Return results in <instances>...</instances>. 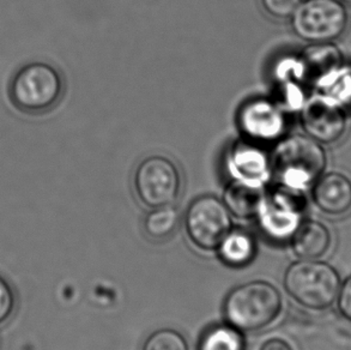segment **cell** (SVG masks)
<instances>
[{"label": "cell", "instance_id": "1", "mask_svg": "<svg viewBox=\"0 0 351 350\" xmlns=\"http://www.w3.org/2000/svg\"><path fill=\"white\" fill-rule=\"evenodd\" d=\"M271 161L278 184L306 192L325 172L328 155L323 144L306 133L289 135L276 143Z\"/></svg>", "mask_w": 351, "mask_h": 350}, {"label": "cell", "instance_id": "2", "mask_svg": "<svg viewBox=\"0 0 351 350\" xmlns=\"http://www.w3.org/2000/svg\"><path fill=\"white\" fill-rule=\"evenodd\" d=\"M283 311V298L276 285L256 279L232 289L224 299L226 323L242 332L264 330Z\"/></svg>", "mask_w": 351, "mask_h": 350}, {"label": "cell", "instance_id": "3", "mask_svg": "<svg viewBox=\"0 0 351 350\" xmlns=\"http://www.w3.org/2000/svg\"><path fill=\"white\" fill-rule=\"evenodd\" d=\"M283 285L290 298L302 307L324 311L336 301L341 279L337 270L325 261L301 259L285 270Z\"/></svg>", "mask_w": 351, "mask_h": 350}, {"label": "cell", "instance_id": "4", "mask_svg": "<svg viewBox=\"0 0 351 350\" xmlns=\"http://www.w3.org/2000/svg\"><path fill=\"white\" fill-rule=\"evenodd\" d=\"M64 82L51 64L28 62L16 71L10 82V99L14 107L28 114H41L60 101Z\"/></svg>", "mask_w": 351, "mask_h": 350}, {"label": "cell", "instance_id": "5", "mask_svg": "<svg viewBox=\"0 0 351 350\" xmlns=\"http://www.w3.org/2000/svg\"><path fill=\"white\" fill-rule=\"evenodd\" d=\"M294 33L311 43H332L349 25L347 6L339 0H302L290 17Z\"/></svg>", "mask_w": 351, "mask_h": 350}, {"label": "cell", "instance_id": "6", "mask_svg": "<svg viewBox=\"0 0 351 350\" xmlns=\"http://www.w3.org/2000/svg\"><path fill=\"white\" fill-rule=\"evenodd\" d=\"M133 186L147 208L171 207L179 199L182 179L176 162L165 155L145 157L136 168Z\"/></svg>", "mask_w": 351, "mask_h": 350}, {"label": "cell", "instance_id": "7", "mask_svg": "<svg viewBox=\"0 0 351 350\" xmlns=\"http://www.w3.org/2000/svg\"><path fill=\"white\" fill-rule=\"evenodd\" d=\"M185 228L187 237L200 251H217L219 244L233 229L232 213L222 199L204 194L189 205Z\"/></svg>", "mask_w": 351, "mask_h": 350}, {"label": "cell", "instance_id": "8", "mask_svg": "<svg viewBox=\"0 0 351 350\" xmlns=\"http://www.w3.org/2000/svg\"><path fill=\"white\" fill-rule=\"evenodd\" d=\"M304 205V192L276 185L256 215L261 232L274 242L290 240L302 222Z\"/></svg>", "mask_w": 351, "mask_h": 350}, {"label": "cell", "instance_id": "9", "mask_svg": "<svg viewBox=\"0 0 351 350\" xmlns=\"http://www.w3.org/2000/svg\"><path fill=\"white\" fill-rule=\"evenodd\" d=\"M237 125L243 138L265 145L285 137L287 115L275 100L254 97L242 104L237 112Z\"/></svg>", "mask_w": 351, "mask_h": 350}, {"label": "cell", "instance_id": "10", "mask_svg": "<svg viewBox=\"0 0 351 350\" xmlns=\"http://www.w3.org/2000/svg\"><path fill=\"white\" fill-rule=\"evenodd\" d=\"M304 133L323 145L339 142L347 133L348 112L323 94L307 97L300 109Z\"/></svg>", "mask_w": 351, "mask_h": 350}, {"label": "cell", "instance_id": "11", "mask_svg": "<svg viewBox=\"0 0 351 350\" xmlns=\"http://www.w3.org/2000/svg\"><path fill=\"white\" fill-rule=\"evenodd\" d=\"M224 168L230 180L266 186L274 175L271 154L264 145L246 138L234 142L224 156Z\"/></svg>", "mask_w": 351, "mask_h": 350}, {"label": "cell", "instance_id": "12", "mask_svg": "<svg viewBox=\"0 0 351 350\" xmlns=\"http://www.w3.org/2000/svg\"><path fill=\"white\" fill-rule=\"evenodd\" d=\"M275 100L285 112L300 110L306 102V81L299 56L285 57L276 62L274 67Z\"/></svg>", "mask_w": 351, "mask_h": 350}, {"label": "cell", "instance_id": "13", "mask_svg": "<svg viewBox=\"0 0 351 350\" xmlns=\"http://www.w3.org/2000/svg\"><path fill=\"white\" fill-rule=\"evenodd\" d=\"M311 194L322 213L342 216L351 211V179L346 173L324 172L312 186Z\"/></svg>", "mask_w": 351, "mask_h": 350}, {"label": "cell", "instance_id": "14", "mask_svg": "<svg viewBox=\"0 0 351 350\" xmlns=\"http://www.w3.org/2000/svg\"><path fill=\"white\" fill-rule=\"evenodd\" d=\"M299 58L306 81L313 88L322 78L344 62L341 49L331 43H312Z\"/></svg>", "mask_w": 351, "mask_h": 350}, {"label": "cell", "instance_id": "15", "mask_svg": "<svg viewBox=\"0 0 351 350\" xmlns=\"http://www.w3.org/2000/svg\"><path fill=\"white\" fill-rule=\"evenodd\" d=\"M290 242L295 256L300 259H319L330 250L332 235L324 223L307 220L301 222Z\"/></svg>", "mask_w": 351, "mask_h": 350}, {"label": "cell", "instance_id": "16", "mask_svg": "<svg viewBox=\"0 0 351 350\" xmlns=\"http://www.w3.org/2000/svg\"><path fill=\"white\" fill-rule=\"evenodd\" d=\"M266 194V186L230 180L224 189L223 202L235 218L247 220L256 218L265 200Z\"/></svg>", "mask_w": 351, "mask_h": 350}, {"label": "cell", "instance_id": "17", "mask_svg": "<svg viewBox=\"0 0 351 350\" xmlns=\"http://www.w3.org/2000/svg\"><path fill=\"white\" fill-rule=\"evenodd\" d=\"M224 264L241 268L251 263L256 255V240L251 232L242 228H233L226 235L217 248Z\"/></svg>", "mask_w": 351, "mask_h": 350}, {"label": "cell", "instance_id": "18", "mask_svg": "<svg viewBox=\"0 0 351 350\" xmlns=\"http://www.w3.org/2000/svg\"><path fill=\"white\" fill-rule=\"evenodd\" d=\"M319 94L325 95L336 104L351 110V65L343 62L341 67L330 72L314 86Z\"/></svg>", "mask_w": 351, "mask_h": 350}, {"label": "cell", "instance_id": "19", "mask_svg": "<svg viewBox=\"0 0 351 350\" xmlns=\"http://www.w3.org/2000/svg\"><path fill=\"white\" fill-rule=\"evenodd\" d=\"M198 350H246V340L243 332L228 323L216 324L202 335Z\"/></svg>", "mask_w": 351, "mask_h": 350}, {"label": "cell", "instance_id": "20", "mask_svg": "<svg viewBox=\"0 0 351 350\" xmlns=\"http://www.w3.org/2000/svg\"><path fill=\"white\" fill-rule=\"evenodd\" d=\"M180 221V213L171 205L152 209L144 218L143 227L144 233L152 242H165L176 232Z\"/></svg>", "mask_w": 351, "mask_h": 350}, {"label": "cell", "instance_id": "21", "mask_svg": "<svg viewBox=\"0 0 351 350\" xmlns=\"http://www.w3.org/2000/svg\"><path fill=\"white\" fill-rule=\"evenodd\" d=\"M142 350H190V347L181 332L174 329H160L147 336Z\"/></svg>", "mask_w": 351, "mask_h": 350}, {"label": "cell", "instance_id": "22", "mask_svg": "<svg viewBox=\"0 0 351 350\" xmlns=\"http://www.w3.org/2000/svg\"><path fill=\"white\" fill-rule=\"evenodd\" d=\"M19 308V295L9 279L0 275V327L14 318Z\"/></svg>", "mask_w": 351, "mask_h": 350}, {"label": "cell", "instance_id": "23", "mask_svg": "<svg viewBox=\"0 0 351 350\" xmlns=\"http://www.w3.org/2000/svg\"><path fill=\"white\" fill-rule=\"evenodd\" d=\"M302 0H261L266 14L277 19H290Z\"/></svg>", "mask_w": 351, "mask_h": 350}, {"label": "cell", "instance_id": "24", "mask_svg": "<svg viewBox=\"0 0 351 350\" xmlns=\"http://www.w3.org/2000/svg\"><path fill=\"white\" fill-rule=\"evenodd\" d=\"M338 308L343 317L351 322V276L346 279L342 288H339Z\"/></svg>", "mask_w": 351, "mask_h": 350}, {"label": "cell", "instance_id": "25", "mask_svg": "<svg viewBox=\"0 0 351 350\" xmlns=\"http://www.w3.org/2000/svg\"><path fill=\"white\" fill-rule=\"evenodd\" d=\"M259 350H294L289 342L285 341L280 337H272L263 342Z\"/></svg>", "mask_w": 351, "mask_h": 350}, {"label": "cell", "instance_id": "26", "mask_svg": "<svg viewBox=\"0 0 351 350\" xmlns=\"http://www.w3.org/2000/svg\"><path fill=\"white\" fill-rule=\"evenodd\" d=\"M342 1L343 4H351V0H339Z\"/></svg>", "mask_w": 351, "mask_h": 350}]
</instances>
